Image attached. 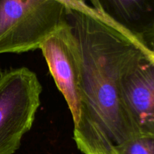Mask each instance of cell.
I'll return each mask as SVG.
<instances>
[{
    "instance_id": "52a82bcc",
    "label": "cell",
    "mask_w": 154,
    "mask_h": 154,
    "mask_svg": "<svg viewBox=\"0 0 154 154\" xmlns=\"http://www.w3.org/2000/svg\"><path fill=\"white\" fill-rule=\"evenodd\" d=\"M114 150L116 154H154V135H135Z\"/></svg>"
},
{
    "instance_id": "8992f818",
    "label": "cell",
    "mask_w": 154,
    "mask_h": 154,
    "mask_svg": "<svg viewBox=\"0 0 154 154\" xmlns=\"http://www.w3.org/2000/svg\"><path fill=\"white\" fill-rule=\"evenodd\" d=\"M102 18L154 53V0H90Z\"/></svg>"
},
{
    "instance_id": "7a4b0ae2",
    "label": "cell",
    "mask_w": 154,
    "mask_h": 154,
    "mask_svg": "<svg viewBox=\"0 0 154 154\" xmlns=\"http://www.w3.org/2000/svg\"><path fill=\"white\" fill-rule=\"evenodd\" d=\"M75 0H0V54L39 49L66 22Z\"/></svg>"
},
{
    "instance_id": "277c9868",
    "label": "cell",
    "mask_w": 154,
    "mask_h": 154,
    "mask_svg": "<svg viewBox=\"0 0 154 154\" xmlns=\"http://www.w3.org/2000/svg\"><path fill=\"white\" fill-rule=\"evenodd\" d=\"M120 96L135 135H154V53L144 45L122 78Z\"/></svg>"
},
{
    "instance_id": "ba28073f",
    "label": "cell",
    "mask_w": 154,
    "mask_h": 154,
    "mask_svg": "<svg viewBox=\"0 0 154 154\" xmlns=\"http://www.w3.org/2000/svg\"><path fill=\"white\" fill-rule=\"evenodd\" d=\"M95 154H108V153H95Z\"/></svg>"
},
{
    "instance_id": "5b68a950",
    "label": "cell",
    "mask_w": 154,
    "mask_h": 154,
    "mask_svg": "<svg viewBox=\"0 0 154 154\" xmlns=\"http://www.w3.org/2000/svg\"><path fill=\"white\" fill-rule=\"evenodd\" d=\"M39 49L42 51L57 88L67 102L74 126H76L81 117L80 57L67 20L41 45Z\"/></svg>"
},
{
    "instance_id": "6da1fadb",
    "label": "cell",
    "mask_w": 154,
    "mask_h": 154,
    "mask_svg": "<svg viewBox=\"0 0 154 154\" xmlns=\"http://www.w3.org/2000/svg\"><path fill=\"white\" fill-rule=\"evenodd\" d=\"M81 69V117L74 140L84 154H116L135 136L120 96L122 78L142 45L102 18L85 2L66 5Z\"/></svg>"
},
{
    "instance_id": "3957f363",
    "label": "cell",
    "mask_w": 154,
    "mask_h": 154,
    "mask_svg": "<svg viewBox=\"0 0 154 154\" xmlns=\"http://www.w3.org/2000/svg\"><path fill=\"white\" fill-rule=\"evenodd\" d=\"M42 87L26 67L0 72V154H14L31 129L41 104Z\"/></svg>"
}]
</instances>
